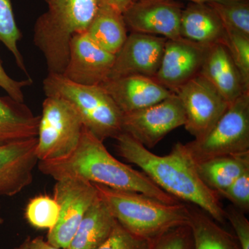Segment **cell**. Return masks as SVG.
Segmentation results:
<instances>
[{
  "mask_svg": "<svg viewBox=\"0 0 249 249\" xmlns=\"http://www.w3.org/2000/svg\"><path fill=\"white\" fill-rule=\"evenodd\" d=\"M115 139L119 155L139 167L160 189L178 201L197 206L217 223L225 224V209L219 195L203 182L183 143L175 144L168 155L159 156L124 132Z\"/></svg>",
  "mask_w": 249,
  "mask_h": 249,
  "instance_id": "obj_1",
  "label": "cell"
},
{
  "mask_svg": "<svg viewBox=\"0 0 249 249\" xmlns=\"http://www.w3.org/2000/svg\"><path fill=\"white\" fill-rule=\"evenodd\" d=\"M38 169L55 181L79 178L113 189L142 193L165 204L179 202L160 189L143 172L134 170L116 159L103 141L85 127L78 145L70 155L61 160H40Z\"/></svg>",
  "mask_w": 249,
  "mask_h": 249,
  "instance_id": "obj_2",
  "label": "cell"
},
{
  "mask_svg": "<svg viewBox=\"0 0 249 249\" xmlns=\"http://www.w3.org/2000/svg\"><path fill=\"white\" fill-rule=\"evenodd\" d=\"M36 20L34 45L42 52L49 73L63 74L73 36L86 32L97 12L96 0H50Z\"/></svg>",
  "mask_w": 249,
  "mask_h": 249,
  "instance_id": "obj_3",
  "label": "cell"
},
{
  "mask_svg": "<svg viewBox=\"0 0 249 249\" xmlns=\"http://www.w3.org/2000/svg\"><path fill=\"white\" fill-rule=\"evenodd\" d=\"M116 222L131 233L152 240L167 231L189 224V206L168 204L137 192L93 183Z\"/></svg>",
  "mask_w": 249,
  "mask_h": 249,
  "instance_id": "obj_4",
  "label": "cell"
},
{
  "mask_svg": "<svg viewBox=\"0 0 249 249\" xmlns=\"http://www.w3.org/2000/svg\"><path fill=\"white\" fill-rule=\"evenodd\" d=\"M43 89L46 96L60 98L70 103L85 128L103 142L122 133L123 113L100 85L77 84L63 75L49 73L44 80Z\"/></svg>",
  "mask_w": 249,
  "mask_h": 249,
  "instance_id": "obj_5",
  "label": "cell"
},
{
  "mask_svg": "<svg viewBox=\"0 0 249 249\" xmlns=\"http://www.w3.org/2000/svg\"><path fill=\"white\" fill-rule=\"evenodd\" d=\"M194 164L223 157L249 152V91L229 105L211 130L200 139L183 144Z\"/></svg>",
  "mask_w": 249,
  "mask_h": 249,
  "instance_id": "obj_6",
  "label": "cell"
},
{
  "mask_svg": "<svg viewBox=\"0 0 249 249\" xmlns=\"http://www.w3.org/2000/svg\"><path fill=\"white\" fill-rule=\"evenodd\" d=\"M83 121L65 100L46 96L37 131L36 155L40 160H61L76 149L83 132Z\"/></svg>",
  "mask_w": 249,
  "mask_h": 249,
  "instance_id": "obj_7",
  "label": "cell"
},
{
  "mask_svg": "<svg viewBox=\"0 0 249 249\" xmlns=\"http://www.w3.org/2000/svg\"><path fill=\"white\" fill-rule=\"evenodd\" d=\"M53 197L60 206L55 227L49 231L47 242L54 247L67 249L90 206L98 198L93 183L79 178L57 180Z\"/></svg>",
  "mask_w": 249,
  "mask_h": 249,
  "instance_id": "obj_8",
  "label": "cell"
},
{
  "mask_svg": "<svg viewBox=\"0 0 249 249\" xmlns=\"http://www.w3.org/2000/svg\"><path fill=\"white\" fill-rule=\"evenodd\" d=\"M186 122L184 110L178 96L122 115V132L147 149L156 146L165 136Z\"/></svg>",
  "mask_w": 249,
  "mask_h": 249,
  "instance_id": "obj_9",
  "label": "cell"
},
{
  "mask_svg": "<svg viewBox=\"0 0 249 249\" xmlns=\"http://www.w3.org/2000/svg\"><path fill=\"white\" fill-rule=\"evenodd\" d=\"M175 94L184 110L186 122L183 126L195 139L206 135L230 105L200 74L187 82Z\"/></svg>",
  "mask_w": 249,
  "mask_h": 249,
  "instance_id": "obj_10",
  "label": "cell"
},
{
  "mask_svg": "<svg viewBox=\"0 0 249 249\" xmlns=\"http://www.w3.org/2000/svg\"><path fill=\"white\" fill-rule=\"evenodd\" d=\"M182 10L176 1L137 0L123 16L131 32L178 40L181 38L179 27Z\"/></svg>",
  "mask_w": 249,
  "mask_h": 249,
  "instance_id": "obj_11",
  "label": "cell"
},
{
  "mask_svg": "<svg viewBox=\"0 0 249 249\" xmlns=\"http://www.w3.org/2000/svg\"><path fill=\"white\" fill-rule=\"evenodd\" d=\"M166 40L160 36L131 32L115 55L109 78L134 75L154 78L160 69Z\"/></svg>",
  "mask_w": 249,
  "mask_h": 249,
  "instance_id": "obj_12",
  "label": "cell"
},
{
  "mask_svg": "<svg viewBox=\"0 0 249 249\" xmlns=\"http://www.w3.org/2000/svg\"><path fill=\"white\" fill-rule=\"evenodd\" d=\"M208 47L181 38L167 40L158 71L154 79L175 93L199 74Z\"/></svg>",
  "mask_w": 249,
  "mask_h": 249,
  "instance_id": "obj_13",
  "label": "cell"
},
{
  "mask_svg": "<svg viewBox=\"0 0 249 249\" xmlns=\"http://www.w3.org/2000/svg\"><path fill=\"white\" fill-rule=\"evenodd\" d=\"M115 55L96 45L85 33L73 36L63 75L77 84L101 85L109 78Z\"/></svg>",
  "mask_w": 249,
  "mask_h": 249,
  "instance_id": "obj_14",
  "label": "cell"
},
{
  "mask_svg": "<svg viewBox=\"0 0 249 249\" xmlns=\"http://www.w3.org/2000/svg\"><path fill=\"white\" fill-rule=\"evenodd\" d=\"M37 144L36 137L0 145V196H16L31 184Z\"/></svg>",
  "mask_w": 249,
  "mask_h": 249,
  "instance_id": "obj_15",
  "label": "cell"
},
{
  "mask_svg": "<svg viewBox=\"0 0 249 249\" xmlns=\"http://www.w3.org/2000/svg\"><path fill=\"white\" fill-rule=\"evenodd\" d=\"M100 86L107 91L123 114L150 107L174 93L153 78L137 75L109 78Z\"/></svg>",
  "mask_w": 249,
  "mask_h": 249,
  "instance_id": "obj_16",
  "label": "cell"
},
{
  "mask_svg": "<svg viewBox=\"0 0 249 249\" xmlns=\"http://www.w3.org/2000/svg\"><path fill=\"white\" fill-rule=\"evenodd\" d=\"M199 74L213 85L229 104L249 91L227 47L221 42L208 47Z\"/></svg>",
  "mask_w": 249,
  "mask_h": 249,
  "instance_id": "obj_17",
  "label": "cell"
},
{
  "mask_svg": "<svg viewBox=\"0 0 249 249\" xmlns=\"http://www.w3.org/2000/svg\"><path fill=\"white\" fill-rule=\"evenodd\" d=\"M182 38L209 47L222 42L225 31L219 16L205 3H191L182 10L179 27Z\"/></svg>",
  "mask_w": 249,
  "mask_h": 249,
  "instance_id": "obj_18",
  "label": "cell"
},
{
  "mask_svg": "<svg viewBox=\"0 0 249 249\" xmlns=\"http://www.w3.org/2000/svg\"><path fill=\"white\" fill-rule=\"evenodd\" d=\"M40 116L10 96H0V145L37 137Z\"/></svg>",
  "mask_w": 249,
  "mask_h": 249,
  "instance_id": "obj_19",
  "label": "cell"
},
{
  "mask_svg": "<svg viewBox=\"0 0 249 249\" xmlns=\"http://www.w3.org/2000/svg\"><path fill=\"white\" fill-rule=\"evenodd\" d=\"M116 220L99 197L87 211L67 249H97L110 235Z\"/></svg>",
  "mask_w": 249,
  "mask_h": 249,
  "instance_id": "obj_20",
  "label": "cell"
},
{
  "mask_svg": "<svg viewBox=\"0 0 249 249\" xmlns=\"http://www.w3.org/2000/svg\"><path fill=\"white\" fill-rule=\"evenodd\" d=\"M195 166L203 182L219 195L249 170V152L216 157Z\"/></svg>",
  "mask_w": 249,
  "mask_h": 249,
  "instance_id": "obj_21",
  "label": "cell"
},
{
  "mask_svg": "<svg viewBox=\"0 0 249 249\" xmlns=\"http://www.w3.org/2000/svg\"><path fill=\"white\" fill-rule=\"evenodd\" d=\"M85 34L98 47L114 55L128 36L123 14L107 7H98Z\"/></svg>",
  "mask_w": 249,
  "mask_h": 249,
  "instance_id": "obj_22",
  "label": "cell"
},
{
  "mask_svg": "<svg viewBox=\"0 0 249 249\" xmlns=\"http://www.w3.org/2000/svg\"><path fill=\"white\" fill-rule=\"evenodd\" d=\"M190 209L193 249H242L235 237L198 208Z\"/></svg>",
  "mask_w": 249,
  "mask_h": 249,
  "instance_id": "obj_23",
  "label": "cell"
},
{
  "mask_svg": "<svg viewBox=\"0 0 249 249\" xmlns=\"http://www.w3.org/2000/svg\"><path fill=\"white\" fill-rule=\"evenodd\" d=\"M208 4L219 16L224 29L249 37V0H222Z\"/></svg>",
  "mask_w": 249,
  "mask_h": 249,
  "instance_id": "obj_24",
  "label": "cell"
},
{
  "mask_svg": "<svg viewBox=\"0 0 249 249\" xmlns=\"http://www.w3.org/2000/svg\"><path fill=\"white\" fill-rule=\"evenodd\" d=\"M24 214L28 223L33 227L47 229L49 231L58 222L60 206L54 197L40 195L29 200Z\"/></svg>",
  "mask_w": 249,
  "mask_h": 249,
  "instance_id": "obj_25",
  "label": "cell"
},
{
  "mask_svg": "<svg viewBox=\"0 0 249 249\" xmlns=\"http://www.w3.org/2000/svg\"><path fill=\"white\" fill-rule=\"evenodd\" d=\"M21 32L16 24L11 0H0V42L14 55L18 67L29 76L25 62L18 47Z\"/></svg>",
  "mask_w": 249,
  "mask_h": 249,
  "instance_id": "obj_26",
  "label": "cell"
},
{
  "mask_svg": "<svg viewBox=\"0 0 249 249\" xmlns=\"http://www.w3.org/2000/svg\"><path fill=\"white\" fill-rule=\"evenodd\" d=\"M225 31L222 42L240 71L247 89H249V37L232 30Z\"/></svg>",
  "mask_w": 249,
  "mask_h": 249,
  "instance_id": "obj_27",
  "label": "cell"
},
{
  "mask_svg": "<svg viewBox=\"0 0 249 249\" xmlns=\"http://www.w3.org/2000/svg\"><path fill=\"white\" fill-rule=\"evenodd\" d=\"M148 249H193L191 227L187 224L167 231L152 240Z\"/></svg>",
  "mask_w": 249,
  "mask_h": 249,
  "instance_id": "obj_28",
  "label": "cell"
},
{
  "mask_svg": "<svg viewBox=\"0 0 249 249\" xmlns=\"http://www.w3.org/2000/svg\"><path fill=\"white\" fill-rule=\"evenodd\" d=\"M150 242L133 235L116 222L110 235L97 249H148Z\"/></svg>",
  "mask_w": 249,
  "mask_h": 249,
  "instance_id": "obj_29",
  "label": "cell"
},
{
  "mask_svg": "<svg viewBox=\"0 0 249 249\" xmlns=\"http://www.w3.org/2000/svg\"><path fill=\"white\" fill-rule=\"evenodd\" d=\"M222 196L232 203V206L245 214L249 211V170L237 178L227 189L221 192Z\"/></svg>",
  "mask_w": 249,
  "mask_h": 249,
  "instance_id": "obj_30",
  "label": "cell"
},
{
  "mask_svg": "<svg viewBox=\"0 0 249 249\" xmlns=\"http://www.w3.org/2000/svg\"><path fill=\"white\" fill-rule=\"evenodd\" d=\"M225 212L226 219L235 231V238L241 249H249V222L246 214L232 205L228 206Z\"/></svg>",
  "mask_w": 249,
  "mask_h": 249,
  "instance_id": "obj_31",
  "label": "cell"
},
{
  "mask_svg": "<svg viewBox=\"0 0 249 249\" xmlns=\"http://www.w3.org/2000/svg\"><path fill=\"white\" fill-rule=\"evenodd\" d=\"M31 78L27 79L17 80L8 75L3 67L2 62L0 58V88L7 93L8 96L19 103H24V95L23 89L32 84Z\"/></svg>",
  "mask_w": 249,
  "mask_h": 249,
  "instance_id": "obj_32",
  "label": "cell"
},
{
  "mask_svg": "<svg viewBox=\"0 0 249 249\" xmlns=\"http://www.w3.org/2000/svg\"><path fill=\"white\" fill-rule=\"evenodd\" d=\"M133 2V0H96L98 7L109 8L122 14Z\"/></svg>",
  "mask_w": 249,
  "mask_h": 249,
  "instance_id": "obj_33",
  "label": "cell"
},
{
  "mask_svg": "<svg viewBox=\"0 0 249 249\" xmlns=\"http://www.w3.org/2000/svg\"><path fill=\"white\" fill-rule=\"evenodd\" d=\"M29 249H62L51 245L41 236L34 239L29 237Z\"/></svg>",
  "mask_w": 249,
  "mask_h": 249,
  "instance_id": "obj_34",
  "label": "cell"
},
{
  "mask_svg": "<svg viewBox=\"0 0 249 249\" xmlns=\"http://www.w3.org/2000/svg\"><path fill=\"white\" fill-rule=\"evenodd\" d=\"M170 1H177V0H170ZM188 1H191L192 3H205V4H208V3L222 1V0H188Z\"/></svg>",
  "mask_w": 249,
  "mask_h": 249,
  "instance_id": "obj_35",
  "label": "cell"
},
{
  "mask_svg": "<svg viewBox=\"0 0 249 249\" xmlns=\"http://www.w3.org/2000/svg\"><path fill=\"white\" fill-rule=\"evenodd\" d=\"M29 237L24 241V243H23L22 245L19 246L17 249H29Z\"/></svg>",
  "mask_w": 249,
  "mask_h": 249,
  "instance_id": "obj_36",
  "label": "cell"
},
{
  "mask_svg": "<svg viewBox=\"0 0 249 249\" xmlns=\"http://www.w3.org/2000/svg\"><path fill=\"white\" fill-rule=\"evenodd\" d=\"M0 210H1V205H0ZM3 223H4V219H2V218L0 217V227H1V225H2Z\"/></svg>",
  "mask_w": 249,
  "mask_h": 249,
  "instance_id": "obj_37",
  "label": "cell"
},
{
  "mask_svg": "<svg viewBox=\"0 0 249 249\" xmlns=\"http://www.w3.org/2000/svg\"><path fill=\"white\" fill-rule=\"evenodd\" d=\"M45 1H47V2H48L49 1H50V0H45Z\"/></svg>",
  "mask_w": 249,
  "mask_h": 249,
  "instance_id": "obj_38",
  "label": "cell"
},
{
  "mask_svg": "<svg viewBox=\"0 0 249 249\" xmlns=\"http://www.w3.org/2000/svg\"><path fill=\"white\" fill-rule=\"evenodd\" d=\"M137 1V0H133V1Z\"/></svg>",
  "mask_w": 249,
  "mask_h": 249,
  "instance_id": "obj_39",
  "label": "cell"
}]
</instances>
